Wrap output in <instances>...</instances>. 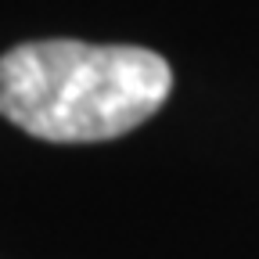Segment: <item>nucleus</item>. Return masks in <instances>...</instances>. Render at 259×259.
Listing matches in <instances>:
<instances>
[{
	"mask_svg": "<svg viewBox=\"0 0 259 259\" xmlns=\"http://www.w3.org/2000/svg\"><path fill=\"white\" fill-rule=\"evenodd\" d=\"M173 72L144 47L32 40L0 58V115L54 144L112 141L148 122Z\"/></svg>",
	"mask_w": 259,
	"mask_h": 259,
	"instance_id": "1",
	"label": "nucleus"
}]
</instances>
